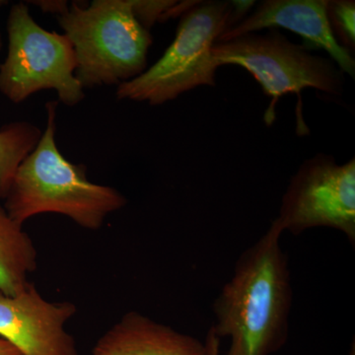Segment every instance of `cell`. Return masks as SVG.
<instances>
[{
	"label": "cell",
	"mask_w": 355,
	"mask_h": 355,
	"mask_svg": "<svg viewBox=\"0 0 355 355\" xmlns=\"http://www.w3.org/2000/svg\"><path fill=\"white\" fill-rule=\"evenodd\" d=\"M217 355H220V354H217Z\"/></svg>",
	"instance_id": "obj_18"
},
{
	"label": "cell",
	"mask_w": 355,
	"mask_h": 355,
	"mask_svg": "<svg viewBox=\"0 0 355 355\" xmlns=\"http://www.w3.org/2000/svg\"><path fill=\"white\" fill-rule=\"evenodd\" d=\"M57 109L58 102L46 103V127L18 167L4 207L21 225L38 214H58L97 230L128 200L116 189L89 181L85 165L73 164L60 153L55 144Z\"/></svg>",
	"instance_id": "obj_2"
},
{
	"label": "cell",
	"mask_w": 355,
	"mask_h": 355,
	"mask_svg": "<svg viewBox=\"0 0 355 355\" xmlns=\"http://www.w3.org/2000/svg\"><path fill=\"white\" fill-rule=\"evenodd\" d=\"M8 51L0 64V93L19 104L43 90L74 107L85 98L77 80L73 46L65 35L49 32L30 14L27 4H14L7 19Z\"/></svg>",
	"instance_id": "obj_5"
},
{
	"label": "cell",
	"mask_w": 355,
	"mask_h": 355,
	"mask_svg": "<svg viewBox=\"0 0 355 355\" xmlns=\"http://www.w3.org/2000/svg\"><path fill=\"white\" fill-rule=\"evenodd\" d=\"M2 3H4V2L0 1V6H1ZM1 46H2L1 34H0V49H1Z\"/></svg>",
	"instance_id": "obj_17"
},
{
	"label": "cell",
	"mask_w": 355,
	"mask_h": 355,
	"mask_svg": "<svg viewBox=\"0 0 355 355\" xmlns=\"http://www.w3.org/2000/svg\"><path fill=\"white\" fill-rule=\"evenodd\" d=\"M33 4L39 6L44 12L57 14V16L69 10V6L67 1L64 0H42V1H32Z\"/></svg>",
	"instance_id": "obj_15"
},
{
	"label": "cell",
	"mask_w": 355,
	"mask_h": 355,
	"mask_svg": "<svg viewBox=\"0 0 355 355\" xmlns=\"http://www.w3.org/2000/svg\"><path fill=\"white\" fill-rule=\"evenodd\" d=\"M212 57L218 67L237 64L248 70L272 98L266 123L275 120V103L282 96L299 94L314 88L333 96L345 92V76L335 62L312 55L303 44L289 41L277 29L266 34L254 33L214 44Z\"/></svg>",
	"instance_id": "obj_6"
},
{
	"label": "cell",
	"mask_w": 355,
	"mask_h": 355,
	"mask_svg": "<svg viewBox=\"0 0 355 355\" xmlns=\"http://www.w3.org/2000/svg\"><path fill=\"white\" fill-rule=\"evenodd\" d=\"M57 18L73 46L83 88L120 85L146 71L153 36L135 17L132 0L72 2Z\"/></svg>",
	"instance_id": "obj_4"
},
{
	"label": "cell",
	"mask_w": 355,
	"mask_h": 355,
	"mask_svg": "<svg viewBox=\"0 0 355 355\" xmlns=\"http://www.w3.org/2000/svg\"><path fill=\"white\" fill-rule=\"evenodd\" d=\"M282 232L335 229L355 244V159L340 165L328 154L304 161L291 178L273 220Z\"/></svg>",
	"instance_id": "obj_7"
},
{
	"label": "cell",
	"mask_w": 355,
	"mask_h": 355,
	"mask_svg": "<svg viewBox=\"0 0 355 355\" xmlns=\"http://www.w3.org/2000/svg\"><path fill=\"white\" fill-rule=\"evenodd\" d=\"M42 130L28 121L0 128V198H6L18 167L41 139Z\"/></svg>",
	"instance_id": "obj_12"
},
{
	"label": "cell",
	"mask_w": 355,
	"mask_h": 355,
	"mask_svg": "<svg viewBox=\"0 0 355 355\" xmlns=\"http://www.w3.org/2000/svg\"><path fill=\"white\" fill-rule=\"evenodd\" d=\"M326 13L336 42L349 53H354V0H327Z\"/></svg>",
	"instance_id": "obj_13"
},
{
	"label": "cell",
	"mask_w": 355,
	"mask_h": 355,
	"mask_svg": "<svg viewBox=\"0 0 355 355\" xmlns=\"http://www.w3.org/2000/svg\"><path fill=\"white\" fill-rule=\"evenodd\" d=\"M220 338L210 329L205 343L139 312H128L97 340L93 355H217Z\"/></svg>",
	"instance_id": "obj_10"
},
{
	"label": "cell",
	"mask_w": 355,
	"mask_h": 355,
	"mask_svg": "<svg viewBox=\"0 0 355 355\" xmlns=\"http://www.w3.org/2000/svg\"><path fill=\"white\" fill-rule=\"evenodd\" d=\"M37 260L34 242L0 205V294L15 296L24 291Z\"/></svg>",
	"instance_id": "obj_11"
},
{
	"label": "cell",
	"mask_w": 355,
	"mask_h": 355,
	"mask_svg": "<svg viewBox=\"0 0 355 355\" xmlns=\"http://www.w3.org/2000/svg\"><path fill=\"white\" fill-rule=\"evenodd\" d=\"M254 1H207L184 11L176 37L155 64L118 85L119 100L158 106L198 86L216 85L219 69L211 50L219 37L239 23Z\"/></svg>",
	"instance_id": "obj_3"
},
{
	"label": "cell",
	"mask_w": 355,
	"mask_h": 355,
	"mask_svg": "<svg viewBox=\"0 0 355 355\" xmlns=\"http://www.w3.org/2000/svg\"><path fill=\"white\" fill-rule=\"evenodd\" d=\"M76 314L71 302H51L28 284L15 296L0 294V338L23 355H78L65 324Z\"/></svg>",
	"instance_id": "obj_8"
},
{
	"label": "cell",
	"mask_w": 355,
	"mask_h": 355,
	"mask_svg": "<svg viewBox=\"0 0 355 355\" xmlns=\"http://www.w3.org/2000/svg\"><path fill=\"white\" fill-rule=\"evenodd\" d=\"M0 355H23L17 347L0 338Z\"/></svg>",
	"instance_id": "obj_16"
},
{
	"label": "cell",
	"mask_w": 355,
	"mask_h": 355,
	"mask_svg": "<svg viewBox=\"0 0 355 355\" xmlns=\"http://www.w3.org/2000/svg\"><path fill=\"white\" fill-rule=\"evenodd\" d=\"M275 221L243 252L232 277L214 303L217 338L229 340L226 355H272L288 338L292 286L288 261Z\"/></svg>",
	"instance_id": "obj_1"
},
{
	"label": "cell",
	"mask_w": 355,
	"mask_h": 355,
	"mask_svg": "<svg viewBox=\"0 0 355 355\" xmlns=\"http://www.w3.org/2000/svg\"><path fill=\"white\" fill-rule=\"evenodd\" d=\"M132 11L140 24L150 30L155 22L174 17L176 1H151V0H132Z\"/></svg>",
	"instance_id": "obj_14"
},
{
	"label": "cell",
	"mask_w": 355,
	"mask_h": 355,
	"mask_svg": "<svg viewBox=\"0 0 355 355\" xmlns=\"http://www.w3.org/2000/svg\"><path fill=\"white\" fill-rule=\"evenodd\" d=\"M327 0H266L251 15L223 33L218 42L263 29L284 28L317 48L324 49L343 73L355 77L352 53L336 42L326 13Z\"/></svg>",
	"instance_id": "obj_9"
}]
</instances>
